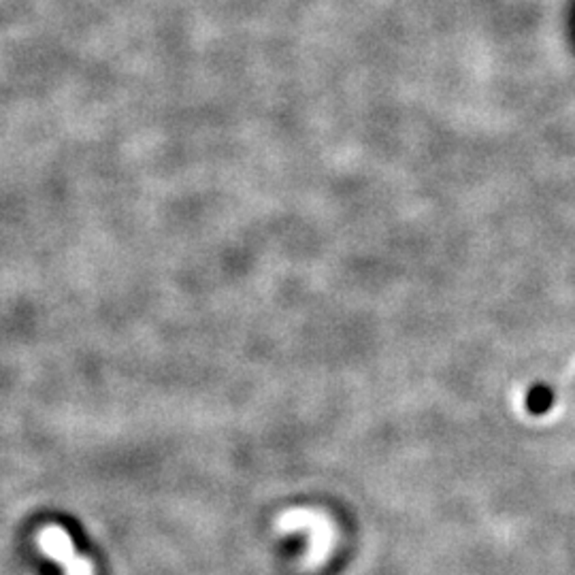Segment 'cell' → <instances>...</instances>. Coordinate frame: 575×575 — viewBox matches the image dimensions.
Segmentation results:
<instances>
[{
	"label": "cell",
	"mask_w": 575,
	"mask_h": 575,
	"mask_svg": "<svg viewBox=\"0 0 575 575\" xmlns=\"http://www.w3.org/2000/svg\"><path fill=\"white\" fill-rule=\"evenodd\" d=\"M39 545L47 556L62 562L67 575H90V565L75 552L69 533L60 526H47L39 533Z\"/></svg>",
	"instance_id": "cell-1"
}]
</instances>
